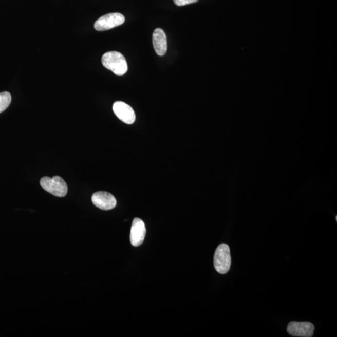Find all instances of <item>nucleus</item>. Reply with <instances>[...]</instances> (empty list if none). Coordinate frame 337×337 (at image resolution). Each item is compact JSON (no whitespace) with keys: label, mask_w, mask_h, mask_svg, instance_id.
<instances>
[{"label":"nucleus","mask_w":337,"mask_h":337,"mask_svg":"<svg viewBox=\"0 0 337 337\" xmlns=\"http://www.w3.org/2000/svg\"><path fill=\"white\" fill-rule=\"evenodd\" d=\"M125 18L123 14L120 13H113L105 14L100 17L95 23L96 30L103 31L109 30L123 25Z\"/></svg>","instance_id":"nucleus-4"},{"label":"nucleus","mask_w":337,"mask_h":337,"mask_svg":"<svg viewBox=\"0 0 337 337\" xmlns=\"http://www.w3.org/2000/svg\"><path fill=\"white\" fill-rule=\"evenodd\" d=\"M101 61L106 68L109 69L116 75H124L128 69L126 58L117 51L107 52L103 55Z\"/></svg>","instance_id":"nucleus-1"},{"label":"nucleus","mask_w":337,"mask_h":337,"mask_svg":"<svg viewBox=\"0 0 337 337\" xmlns=\"http://www.w3.org/2000/svg\"><path fill=\"white\" fill-rule=\"evenodd\" d=\"M287 332L293 336L312 337L315 327L309 322H291L287 328Z\"/></svg>","instance_id":"nucleus-5"},{"label":"nucleus","mask_w":337,"mask_h":337,"mask_svg":"<svg viewBox=\"0 0 337 337\" xmlns=\"http://www.w3.org/2000/svg\"><path fill=\"white\" fill-rule=\"evenodd\" d=\"M11 97L10 92H0V113L4 112L10 106Z\"/></svg>","instance_id":"nucleus-10"},{"label":"nucleus","mask_w":337,"mask_h":337,"mask_svg":"<svg viewBox=\"0 0 337 337\" xmlns=\"http://www.w3.org/2000/svg\"><path fill=\"white\" fill-rule=\"evenodd\" d=\"M214 266L216 271L220 274H226L230 270L231 251L227 244H221L217 247L214 256Z\"/></svg>","instance_id":"nucleus-2"},{"label":"nucleus","mask_w":337,"mask_h":337,"mask_svg":"<svg viewBox=\"0 0 337 337\" xmlns=\"http://www.w3.org/2000/svg\"><path fill=\"white\" fill-rule=\"evenodd\" d=\"M92 202L97 208L104 211L111 210L117 204L115 196L105 191H98L93 194Z\"/></svg>","instance_id":"nucleus-6"},{"label":"nucleus","mask_w":337,"mask_h":337,"mask_svg":"<svg viewBox=\"0 0 337 337\" xmlns=\"http://www.w3.org/2000/svg\"><path fill=\"white\" fill-rule=\"evenodd\" d=\"M153 43L156 53L159 56H164L166 53L167 42L166 34L161 28H157L153 34Z\"/></svg>","instance_id":"nucleus-9"},{"label":"nucleus","mask_w":337,"mask_h":337,"mask_svg":"<svg viewBox=\"0 0 337 337\" xmlns=\"http://www.w3.org/2000/svg\"><path fill=\"white\" fill-rule=\"evenodd\" d=\"M146 234L144 222L139 218L134 219L130 229V241L134 247L140 246L144 242Z\"/></svg>","instance_id":"nucleus-8"},{"label":"nucleus","mask_w":337,"mask_h":337,"mask_svg":"<svg viewBox=\"0 0 337 337\" xmlns=\"http://www.w3.org/2000/svg\"><path fill=\"white\" fill-rule=\"evenodd\" d=\"M40 184L46 191L57 197H65L68 193L66 183L60 176H54L53 178L44 177L41 179Z\"/></svg>","instance_id":"nucleus-3"},{"label":"nucleus","mask_w":337,"mask_h":337,"mask_svg":"<svg viewBox=\"0 0 337 337\" xmlns=\"http://www.w3.org/2000/svg\"><path fill=\"white\" fill-rule=\"evenodd\" d=\"M113 109L116 116L124 123L132 124L135 123V113L128 104L123 101H116L113 104Z\"/></svg>","instance_id":"nucleus-7"},{"label":"nucleus","mask_w":337,"mask_h":337,"mask_svg":"<svg viewBox=\"0 0 337 337\" xmlns=\"http://www.w3.org/2000/svg\"><path fill=\"white\" fill-rule=\"evenodd\" d=\"M198 1L199 0H173L174 4L179 7L194 4Z\"/></svg>","instance_id":"nucleus-11"}]
</instances>
